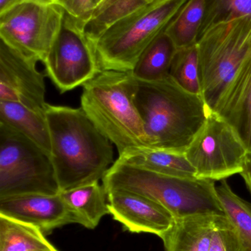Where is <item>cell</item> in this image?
I'll use <instances>...</instances> for the list:
<instances>
[{"mask_svg":"<svg viewBox=\"0 0 251 251\" xmlns=\"http://www.w3.org/2000/svg\"><path fill=\"white\" fill-rule=\"evenodd\" d=\"M102 181L107 193L125 190L141 195L163 206L175 219L225 215L212 180L163 175L117 159Z\"/></svg>","mask_w":251,"mask_h":251,"instance_id":"277c9868","label":"cell"},{"mask_svg":"<svg viewBox=\"0 0 251 251\" xmlns=\"http://www.w3.org/2000/svg\"><path fill=\"white\" fill-rule=\"evenodd\" d=\"M176 47L165 31L144 50L131 74L137 80L153 82L169 76Z\"/></svg>","mask_w":251,"mask_h":251,"instance_id":"d6986e66","label":"cell"},{"mask_svg":"<svg viewBox=\"0 0 251 251\" xmlns=\"http://www.w3.org/2000/svg\"><path fill=\"white\" fill-rule=\"evenodd\" d=\"M169 76L183 89L203 97L197 44L177 50L171 65Z\"/></svg>","mask_w":251,"mask_h":251,"instance_id":"603a6c76","label":"cell"},{"mask_svg":"<svg viewBox=\"0 0 251 251\" xmlns=\"http://www.w3.org/2000/svg\"><path fill=\"white\" fill-rule=\"evenodd\" d=\"M240 175L243 177L246 187L251 195V155H249V157L247 158L244 168Z\"/></svg>","mask_w":251,"mask_h":251,"instance_id":"83f0119b","label":"cell"},{"mask_svg":"<svg viewBox=\"0 0 251 251\" xmlns=\"http://www.w3.org/2000/svg\"><path fill=\"white\" fill-rule=\"evenodd\" d=\"M60 192L50 155L14 128L0 123V199Z\"/></svg>","mask_w":251,"mask_h":251,"instance_id":"52a82bcc","label":"cell"},{"mask_svg":"<svg viewBox=\"0 0 251 251\" xmlns=\"http://www.w3.org/2000/svg\"><path fill=\"white\" fill-rule=\"evenodd\" d=\"M136 104L147 148L184 153L212 110L202 96L183 89L172 77L138 80Z\"/></svg>","mask_w":251,"mask_h":251,"instance_id":"7a4b0ae2","label":"cell"},{"mask_svg":"<svg viewBox=\"0 0 251 251\" xmlns=\"http://www.w3.org/2000/svg\"><path fill=\"white\" fill-rule=\"evenodd\" d=\"M0 215L37 227L44 235L67 225H81V219L60 193L28 194L0 199Z\"/></svg>","mask_w":251,"mask_h":251,"instance_id":"7c38bea8","label":"cell"},{"mask_svg":"<svg viewBox=\"0 0 251 251\" xmlns=\"http://www.w3.org/2000/svg\"><path fill=\"white\" fill-rule=\"evenodd\" d=\"M205 12V0H187L169 22L165 32L177 50L197 44Z\"/></svg>","mask_w":251,"mask_h":251,"instance_id":"44dd1931","label":"cell"},{"mask_svg":"<svg viewBox=\"0 0 251 251\" xmlns=\"http://www.w3.org/2000/svg\"><path fill=\"white\" fill-rule=\"evenodd\" d=\"M35 1H42V2L45 3H54V4H56L57 0H35Z\"/></svg>","mask_w":251,"mask_h":251,"instance_id":"1f68e13d","label":"cell"},{"mask_svg":"<svg viewBox=\"0 0 251 251\" xmlns=\"http://www.w3.org/2000/svg\"><path fill=\"white\" fill-rule=\"evenodd\" d=\"M0 123L14 128L51 154V138L45 115L19 103L0 101Z\"/></svg>","mask_w":251,"mask_h":251,"instance_id":"e0dca14e","label":"cell"},{"mask_svg":"<svg viewBox=\"0 0 251 251\" xmlns=\"http://www.w3.org/2000/svg\"><path fill=\"white\" fill-rule=\"evenodd\" d=\"M156 1L115 0L94 15L85 26V32L92 42L116 22Z\"/></svg>","mask_w":251,"mask_h":251,"instance_id":"cb8c5ba5","label":"cell"},{"mask_svg":"<svg viewBox=\"0 0 251 251\" xmlns=\"http://www.w3.org/2000/svg\"><path fill=\"white\" fill-rule=\"evenodd\" d=\"M209 251H243L237 231L228 218L215 231Z\"/></svg>","mask_w":251,"mask_h":251,"instance_id":"484cf974","label":"cell"},{"mask_svg":"<svg viewBox=\"0 0 251 251\" xmlns=\"http://www.w3.org/2000/svg\"><path fill=\"white\" fill-rule=\"evenodd\" d=\"M45 116L60 192L103 179L115 162L113 144L81 107L47 104Z\"/></svg>","mask_w":251,"mask_h":251,"instance_id":"6da1fadb","label":"cell"},{"mask_svg":"<svg viewBox=\"0 0 251 251\" xmlns=\"http://www.w3.org/2000/svg\"><path fill=\"white\" fill-rule=\"evenodd\" d=\"M85 29L64 11L61 27L43 63L46 76L60 94L84 86L102 71Z\"/></svg>","mask_w":251,"mask_h":251,"instance_id":"30bf717a","label":"cell"},{"mask_svg":"<svg viewBox=\"0 0 251 251\" xmlns=\"http://www.w3.org/2000/svg\"><path fill=\"white\" fill-rule=\"evenodd\" d=\"M187 0H158L124 18L92 41L100 69L131 72Z\"/></svg>","mask_w":251,"mask_h":251,"instance_id":"5b68a950","label":"cell"},{"mask_svg":"<svg viewBox=\"0 0 251 251\" xmlns=\"http://www.w3.org/2000/svg\"><path fill=\"white\" fill-rule=\"evenodd\" d=\"M223 210L237 231L243 251H251V203L236 194L226 179L216 186Z\"/></svg>","mask_w":251,"mask_h":251,"instance_id":"7402d4cb","label":"cell"},{"mask_svg":"<svg viewBox=\"0 0 251 251\" xmlns=\"http://www.w3.org/2000/svg\"><path fill=\"white\" fill-rule=\"evenodd\" d=\"M0 251H58L41 230L0 215Z\"/></svg>","mask_w":251,"mask_h":251,"instance_id":"ffe728a7","label":"cell"},{"mask_svg":"<svg viewBox=\"0 0 251 251\" xmlns=\"http://www.w3.org/2000/svg\"><path fill=\"white\" fill-rule=\"evenodd\" d=\"M113 1H115V0H104V1H103V3H102L101 5H100V7H99L98 8H97V10H95L94 15L96 13H97V12H98L99 10H101V9L104 8L105 7H106V6L109 5V4H111V3L113 2Z\"/></svg>","mask_w":251,"mask_h":251,"instance_id":"f546056e","label":"cell"},{"mask_svg":"<svg viewBox=\"0 0 251 251\" xmlns=\"http://www.w3.org/2000/svg\"><path fill=\"white\" fill-rule=\"evenodd\" d=\"M226 216L200 215L175 219L161 239L165 251H209L212 238Z\"/></svg>","mask_w":251,"mask_h":251,"instance_id":"9a60e30c","label":"cell"},{"mask_svg":"<svg viewBox=\"0 0 251 251\" xmlns=\"http://www.w3.org/2000/svg\"></svg>","mask_w":251,"mask_h":251,"instance_id":"d6a6232c","label":"cell"},{"mask_svg":"<svg viewBox=\"0 0 251 251\" xmlns=\"http://www.w3.org/2000/svg\"><path fill=\"white\" fill-rule=\"evenodd\" d=\"M214 112L236 130L251 155V50Z\"/></svg>","mask_w":251,"mask_h":251,"instance_id":"5bb4252c","label":"cell"},{"mask_svg":"<svg viewBox=\"0 0 251 251\" xmlns=\"http://www.w3.org/2000/svg\"><path fill=\"white\" fill-rule=\"evenodd\" d=\"M22 1V0H0V13Z\"/></svg>","mask_w":251,"mask_h":251,"instance_id":"f1b7e54d","label":"cell"},{"mask_svg":"<svg viewBox=\"0 0 251 251\" xmlns=\"http://www.w3.org/2000/svg\"><path fill=\"white\" fill-rule=\"evenodd\" d=\"M104 1V0H94V6H95V10L101 5L102 3ZM94 10V12H95Z\"/></svg>","mask_w":251,"mask_h":251,"instance_id":"4dcf8cb0","label":"cell"},{"mask_svg":"<svg viewBox=\"0 0 251 251\" xmlns=\"http://www.w3.org/2000/svg\"><path fill=\"white\" fill-rule=\"evenodd\" d=\"M63 15L58 4L22 0L0 13V40L43 63L61 27Z\"/></svg>","mask_w":251,"mask_h":251,"instance_id":"ba28073f","label":"cell"},{"mask_svg":"<svg viewBox=\"0 0 251 251\" xmlns=\"http://www.w3.org/2000/svg\"><path fill=\"white\" fill-rule=\"evenodd\" d=\"M60 195L86 228L94 229L105 215L110 214L107 191L99 182L61 191Z\"/></svg>","mask_w":251,"mask_h":251,"instance_id":"ac0fdd59","label":"cell"},{"mask_svg":"<svg viewBox=\"0 0 251 251\" xmlns=\"http://www.w3.org/2000/svg\"><path fill=\"white\" fill-rule=\"evenodd\" d=\"M107 193L111 215L130 232L150 233L161 238L175 223L165 208L141 195L125 190Z\"/></svg>","mask_w":251,"mask_h":251,"instance_id":"4fadbf2b","label":"cell"},{"mask_svg":"<svg viewBox=\"0 0 251 251\" xmlns=\"http://www.w3.org/2000/svg\"><path fill=\"white\" fill-rule=\"evenodd\" d=\"M138 80L131 72L102 70L83 86L81 107L119 156L147 148L144 125L136 104Z\"/></svg>","mask_w":251,"mask_h":251,"instance_id":"3957f363","label":"cell"},{"mask_svg":"<svg viewBox=\"0 0 251 251\" xmlns=\"http://www.w3.org/2000/svg\"><path fill=\"white\" fill-rule=\"evenodd\" d=\"M118 159L163 175L197 178L195 170L184 153L142 147L129 151L119 156Z\"/></svg>","mask_w":251,"mask_h":251,"instance_id":"2e32d148","label":"cell"},{"mask_svg":"<svg viewBox=\"0 0 251 251\" xmlns=\"http://www.w3.org/2000/svg\"><path fill=\"white\" fill-rule=\"evenodd\" d=\"M184 154L197 178L215 181L241 174L250 155L236 130L213 111Z\"/></svg>","mask_w":251,"mask_h":251,"instance_id":"9c48e42d","label":"cell"},{"mask_svg":"<svg viewBox=\"0 0 251 251\" xmlns=\"http://www.w3.org/2000/svg\"><path fill=\"white\" fill-rule=\"evenodd\" d=\"M197 47L203 97L214 112L251 50V16L212 26L199 38Z\"/></svg>","mask_w":251,"mask_h":251,"instance_id":"8992f818","label":"cell"},{"mask_svg":"<svg viewBox=\"0 0 251 251\" xmlns=\"http://www.w3.org/2000/svg\"><path fill=\"white\" fill-rule=\"evenodd\" d=\"M56 4L85 27L95 10L94 0H57Z\"/></svg>","mask_w":251,"mask_h":251,"instance_id":"4316f807","label":"cell"},{"mask_svg":"<svg viewBox=\"0 0 251 251\" xmlns=\"http://www.w3.org/2000/svg\"><path fill=\"white\" fill-rule=\"evenodd\" d=\"M38 60L26 57L0 40V101L19 103L45 115V74Z\"/></svg>","mask_w":251,"mask_h":251,"instance_id":"8fae6325","label":"cell"},{"mask_svg":"<svg viewBox=\"0 0 251 251\" xmlns=\"http://www.w3.org/2000/svg\"><path fill=\"white\" fill-rule=\"evenodd\" d=\"M249 16L251 0H205L204 16L199 38L215 25Z\"/></svg>","mask_w":251,"mask_h":251,"instance_id":"d4e9b609","label":"cell"}]
</instances>
